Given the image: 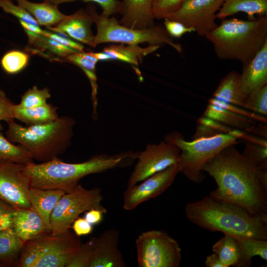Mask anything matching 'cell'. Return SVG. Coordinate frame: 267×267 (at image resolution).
Instances as JSON below:
<instances>
[{"mask_svg":"<svg viewBox=\"0 0 267 267\" xmlns=\"http://www.w3.org/2000/svg\"><path fill=\"white\" fill-rule=\"evenodd\" d=\"M29 59V56L26 52L18 50H12L3 55L0 64L6 73L14 74L26 67Z\"/></svg>","mask_w":267,"mask_h":267,"instance_id":"cell-33","label":"cell"},{"mask_svg":"<svg viewBox=\"0 0 267 267\" xmlns=\"http://www.w3.org/2000/svg\"><path fill=\"white\" fill-rule=\"evenodd\" d=\"M267 149L265 146L247 143L242 154L259 168L267 170Z\"/></svg>","mask_w":267,"mask_h":267,"instance_id":"cell-36","label":"cell"},{"mask_svg":"<svg viewBox=\"0 0 267 267\" xmlns=\"http://www.w3.org/2000/svg\"><path fill=\"white\" fill-rule=\"evenodd\" d=\"M63 61L79 67L87 76L91 87L93 115L94 116L96 115L98 89L95 67L98 60L91 55L90 52L77 51L68 55L63 59Z\"/></svg>","mask_w":267,"mask_h":267,"instance_id":"cell-27","label":"cell"},{"mask_svg":"<svg viewBox=\"0 0 267 267\" xmlns=\"http://www.w3.org/2000/svg\"><path fill=\"white\" fill-rule=\"evenodd\" d=\"M11 228L24 242L46 233L42 219L29 208H15Z\"/></svg>","mask_w":267,"mask_h":267,"instance_id":"cell-20","label":"cell"},{"mask_svg":"<svg viewBox=\"0 0 267 267\" xmlns=\"http://www.w3.org/2000/svg\"><path fill=\"white\" fill-rule=\"evenodd\" d=\"M72 228L76 235L80 237L88 235L93 230L92 225L85 218L78 217L73 222Z\"/></svg>","mask_w":267,"mask_h":267,"instance_id":"cell-45","label":"cell"},{"mask_svg":"<svg viewBox=\"0 0 267 267\" xmlns=\"http://www.w3.org/2000/svg\"><path fill=\"white\" fill-rule=\"evenodd\" d=\"M50 97L49 90L47 88L39 89L35 86L22 95L18 105L26 108L39 107L46 104L47 100Z\"/></svg>","mask_w":267,"mask_h":267,"instance_id":"cell-34","label":"cell"},{"mask_svg":"<svg viewBox=\"0 0 267 267\" xmlns=\"http://www.w3.org/2000/svg\"><path fill=\"white\" fill-rule=\"evenodd\" d=\"M119 232L109 229L97 237H91L92 257L89 267H125L127 266L119 248Z\"/></svg>","mask_w":267,"mask_h":267,"instance_id":"cell-15","label":"cell"},{"mask_svg":"<svg viewBox=\"0 0 267 267\" xmlns=\"http://www.w3.org/2000/svg\"><path fill=\"white\" fill-rule=\"evenodd\" d=\"M180 153L178 147L165 141L147 144L144 151L138 152V161L128 181L127 188L177 163Z\"/></svg>","mask_w":267,"mask_h":267,"instance_id":"cell-11","label":"cell"},{"mask_svg":"<svg viewBox=\"0 0 267 267\" xmlns=\"http://www.w3.org/2000/svg\"><path fill=\"white\" fill-rule=\"evenodd\" d=\"M183 0H154L153 12L155 19H162L177 11Z\"/></svg>","mask_w":267,"mask_h":267,"instance_id":"cell-39","label":"cell"},{"mask_svg":"<svg viewBox=\"0 0 267 267\" xmlns=\"http://www.w3.org/2000/svg\"><path fill=\"white\" fill-rule=\"evenodd\" d=\"M240 12L247 14L249 20L254 19L255 15H267V0H223L216 18L222 20Z\"/></svg>","mask_w":267,"mask_h":267,"instance_id":"cell-24","label":"cell"},{"mask_svg":"<svg viewBox=\"0 0 267 267\" xmlns=\"http://www.w3.org/2000/svg\"><path fill=\"white\" fill-rule=\"evenodd\" d=\"M0 267H2V266L0 264Z\"/></svg>","mask_w":267,"mask_h":267,"instance_id":"cell-49","label":"cell"},{"mask_svg":"<svg viewBox=\"0 0 267 267\" xmlns=\"http://www.w3.org/2000/svg\"><path fill=\"white\" fill-rule=\"evenodd\" d=\"M65 193L62 190L31 187L28 194L31 209L42 219L46 233H51L50 216L57 203Z\"/></svg>","mask_w":267,"mask_h":267,"instance_id":"cell-21","label":"cell"},{"mask_svg":"<svg viewBox=\"0 0 267 267\" xmlns=\"http://www.w3.org/2000/svg\"><path fill=\"white\" fill-rule=\"evenodd\" d=\"M154 0H122L121 18L119 23L134 29H144L154 26Z\"/></svg>","mask_w":267,"mask_h":267,"instance_id":"cell-17","label":"cell"},{"mask_svg":"<svg viewBox=\"0 0 267 267\" xmlns=\"http://www.w3.org/2000/svg\"><path fill=\"white\" fill-rule=\"evenodd\" d=\"M24 242L11 228L0 231V264L18 267Z\"/></svg>","mask_w":267,"mask_h":267,"instance_id":"cell-26","label":"cell"},{"mask_svg":"<svg viewBox=\"0 0 267 267\" xmlns=\"http://www.w3.org/2000/svg\"><path fill=\"white\" fill-rule=\"evenodd\" d=\"M15 208L0 199V231L12 228V217Z\"/></svg>","mask_w":267,"mask_h":267,"instance_id":"cell-42","label":"cell"},{"mask_svg":"<svg viewBox=\"0 0 267 267\" xmlns=\"http://www.w3.org/2000/svg\"><path fill=\"white\" fill-rule=\"evenodd\" d=\"M164 25L168 34L173 38H179L187 33L194 32L192 28L185 27L182 23L164 19Z\"/></svg>","mask_w":267,"mask_h":267,"instance_id":"cell-43","label":"cell"},{"mask_svg":"<svg viewBox=\"0 0 267 267\" xmlns=\"http://www.w3.org/2000/svg\"><path fill=\"white\" fill-rule=\"evenodd\" d=\"M18 4L26 9L37 21L40 26L47 28L53 27L66 16L58 9L57 4L46 0L41 3L28 0H16Z\"/></svg>","mask_w":267,"mask_h":267,"instance_id":"cell-22","label":"cell"},{"mask_svg":"<svg viewBox=\"0 0 267 267\" xmlns=\"http://www.w3.org/2000/svg\"><path fill=\"white\" fill-rule=\"evenodd\" d=\"M202 171L213 177L217 185L210 195L267 216V170L250 162L234 145L209 160Z\"/></svg>","mask_w":267,"mask_h":267,"instance_id":"cell-1","label":"cell"},{"mask_svg":"<svg viewBox=\"0 0 267 267\" xmlns=\"http://www.w3.org/2000/svg\"><path fill=\"white\" fill-rule=\"evenodd\" d=\"M234 236L241 252L239 267H251V259L255 256H259L266 261L267 260V240L247 236Z\"/></svg>","mask_w":267,"mask_h":267,"instance_id":"cell-28","label":"cell"},{"mask_svg":"<svg viewBox=\"0 0 267 267\" xmlns=\"http://www.w3.org/2000/svg\"><path fill=\"white\" fill-rule=\"evenodd\" d=\"M103 214L100 210L92 209L86 212L84 218L91 224L95 225L102 221Z\"/></svg>","mask_w":267,"mask_h":267,"instance_id":"cell-46","label":"cell"},{"mask_svg":"<svg viewBox=\"0 0 267 267\" xmlns=\"http://www.w3.org/2000/svg\"><path fill=\"white\" fill-rule=\"evenodd\" d=\"M29 44L31 45L36 46L35 52L38 51L40 53L41 51L46 50L58 58L62 59V61L68 55L77 52L53 40L41 35H37L35 39L29 42Z\"/></svg>","mask_w":267,"mask_h":267,"instance_id":"cell-32","label":"cell"},{"mask_svg":"<svg viewBox=\"0 0 267 267\" xmlns=\"http://www.w3.org/2000/svg\"><path fill=\"white\" fill-rule=\"evenodd\" d=\"M102 200L100 188L86 189L79 183L62 195L53 210L50 216L51 233L66 232L81 214L90 209H98L106 214L107 210L101 204Z\"/></svg>","mask_w":267,"mask_h":267,"instance_id":"cell-9","label":"cell"},{"mask_svg":"<svg viewBox=\"0 0 267 267\" xmlns=\"http://www.w3.org/2000/svg\"><path fill=\"white\" fill-rule=\"evenodd\" d=\"M204 115L208 118L245 130H250L253 128L254 122L250 119L216 105L209 104L205 110Z\"/></svg>","mask_w":267,"mask_h":267,"instance_id":"cell-30","label":"cell"},{"mask_svg":"<svg viewBox=\"0 0 267 267\" xmlns=\"http://www.w3.org/2000/svg\"><path fill=\"white\" fill-rule=\"evenodd\" d=\"M0 7L4 12L16 17L19 20L39 25L36 19L26 9L18 4H14L11 0H0Z\"/></svg>","mask_w":267,"mask_h":267,"instance_id":"cell-40","label":"cell"},{"mask_svg":"<svg viewBox=\"0 0 267 267\" xmlns=\"http://www.w3.org/2000/svg\"><path fill=\"white\" fill-rule=\"evenodd\" d=\"M87 8L96 27L97 32L94 39L95 47L106 43L132 45L147 43L160 46L168 44L179 53L182 52L181 45L175 42L165 27L160 24H155L144 29H134L121 25L114 16L106 17L98 14L96 7L92 4H89Z\"/></svg>","mask_w":267,"mask_h":267,"instance_id":"cell-8","label":"cell"},{"mask_svg":"<svg viewBox=\"0 0 267 267\" xmlns=\"http://www.w3.org/2000/svg\"><path fill=\"white\" fill-rule=\"evenodd\" d=\"M242 133H217L202 136L192 141L184 140L182 134L174 132L168 134L165 141L180 150L178 162L181 171L189 180L200 183L205 178L202 173L204 165L224 148L237 143Z\"/></svg>","mask_w":267,"mask_h":267,"instance_id":"cell-6","label":"cell"},{"mask_svg":"<svg viewBox=\"0 0 267 267\" xmlns=\"http://www.w3.org/2000/svg\"><path fill=\"white\" fill-rule=\"evenodd\" d=\"M135 243L139 267H178L180 264L182 254L179 244L165 231L143 232Z\"/></svg>","mask_w":267,"mask_h":267,"instance_id":"cell-10","label":"cell"},{"mask_svg":"<svg viewBox=\"0 0 267 267\" xmlns=\"http://www.w3.org/2000/svg\"><path fill=\"white\" fill-rule=\"evenodd\" d=\"M19 21L26 33H29L42 35L44 31V30L42 29L39 25L30 24L21 20Z\"/></svg>","mask_w":267,"mask_h":267,"instance_id":"cell-48","label":"cell"},{"mask_svg":"<svg viewBox=\"0 0 267 267\" xmlns=\"http://www.w3.org/2000/svg\"><path fill=\"white\" fill-rule=\"evenodd\" d=\"M213 97L225 103L243 107L247 97L241 88L240 74L235 71L227 73L213 92Z\"/></svg>","mask_w":267,"mask_h":267,"instance_id":"cell-23","label":"cell"},{"mask_svg":"<svg viewBox=\"0 0 267 267\" xmlns=\"http://www.w3.org/2000/svg\"><path fill=\"white\" fill-rule=\"evenodd\" d=\"M185 213L191 222L210 231L267 240V216L211 195L187 204Z\"/></svg>","mask_w":267,"mask_h":267,"instance_id":"cell-3","label":"cell"},{"mask_svg":"<svg viewBox=\"0 0 267 267\" xmlns=\"http://www.w3.org/2000/svg\"><path fill=\"white\" fill-rule=\"evenodd\" d=\"M223 1L183 0L178 9L165 19L179 22L205 37L218 26L215 21L216 14Z\"/></svg>","mask_w":267,"mask_h":267,"instance_id":"cell-12","label":"cell"},{"mask_svg":"<svg viewBox=\"0 0 267 267\" xmlns=\"http://www.w3.org/2000/svg\"><path fill=\"white\" fill-rule=\"evenodd\" d=\"M137 155L138 152L132 151L112 155L101 154L79 163H68L57 158L26 165L24 172L30 179L31 187L60 189L66 193L73 189L85 176L130 166Z\"/></svg>","mask_w":267,"mask_h":267,"instance_id":"cell-2","label":"cell"},{"mask_svg":"<svg viewBox=\"0 0 267 267\" xmlns=\"http://www.w3.org/2000/svg\"><path fill=\"white\" fill-rule=\"evenodd\" d=\"M49 233L24 243L17 267H66L81 239L70 229L61 234Z\"/></svg>","mask_w":267,"mask_h":267,"instance_id":"cell-7","label":"cell"},{"mask_svg":"<svg viewBox=\"0 0 267 267\" xmlns=\"http://www.w3.org/2000/svg\"><path fill=\"white\" fill-rule=\"evenodd\" d=\"M212 251L218 255L225 267H239L241 252L233 235L224 234L213 245Z\"/></svg>","mask_w":267,"mask_h":267,"instance_id":"cell-29","label":"cell"},{"mask_svg":"<svg viewBox=\"0 0 267 267\" xmlns=\"http://www.w3.org/2000/svg\"><path fill=\"white\" fill-rule=\"evenodd\" d=\"M160 47L158 45L149 44L142 47L138 45L113 44L104 47L101 52H93L92 55L98 61L114 60L138 66L144 57L154 52Z\"/></svg>","mask_w":267,"mask_h":267,"instance_id":"cell-19","label":"cell"},{"mask_svg":"<svg viewBox=\"0 0 267 267\" xmlns=\"http://www.w3.org/2000/svg\"><path fill=\"white\" fill-rule=\"evenodd\" d=\"M41 36L53 40L77 51H84V47L82 44L65 37L61 36V35L56 33H54L44 30Z\"/></svg>","mask_w":267,"mask_h":267,"instance_id":"cell-44","label":"cell"},{"mask_svg":"<svg viewBox=\"0 0 267 267\" xmlns=\"http://www.w3.org/2000/svg\"><path fill=\"white\" fill-rule=\"evenodd\" d=\"M205 265L207 267H225L218 255L215 253L206 257Z\"/></svg>","mask_w":267,"mask_h":267,"instance_id":"cell-47","label":"cell"},{"mask_svg":"<svg viewBox=\"0 0 267 267\" xmlns=\"http://www.w3.org/2000/svg\"><path fill=\"white\" fill-rule=\"evenodd\" d=\"M56 107L50 104L26 108L15 104L13 109V117L24 123L27 126L38 125L54 121L57 118Z\"/></svg>","mask_w":267,"mask_h":267,"instance_id":"cell-25","label":"cell"},{"mask_svg":"<svg viewBox=\"0 0 267 267\" xmlns=\"http://www.w3.org/2000/svg\"><path fill=\"white\" fill-rule=\"evenodd\" d=\"M59 5L67 2L76 1L93 2L98 4L102 9L101 13L106 17H111L116 14H121L122 11V1L119 0H43Z\"/></svg>","mask_w":267,"mask_h":267,"instance_id":"cell-37","label":"cell"},{"mask_svg":"<svg viewBox=\"0 0 267 267\" xmlns=\"http://www.w3.org/2000/svg\"><path fill=\"white\" fill-rule=\"evenodd\" d=\"M25 165L0 160V199L15 208L31 209L30 181L24 172Z\"/></svg>","mask_w":267,"mask_h":267,"instance_id":"cell-13","label":"cell"},{"mask_svg":"<svg viewBox=\"0 0 267 267\" xmlns=\"http://www.w3.org/2000/svg\"><path fill=\"white\" fill-rule=\"evenodd\" d=\"M240 76L241 88L247 97L253 91L267 85V42L243 66Z\"/></svg>","mask_w":267,"mask_h":267,"instance_id":"cell-18","label":"cell"},{"mask_svg":"<svg viewBox=\"0 0 267 267\" xmlns=\"http://www.w3.org/2000/svg\"><path fill=\"white\" fill-rule=\"evenodd\" d=\"M94 23L87 8H80L67 16L59 23L47 29L53 32L66 35L78 43L95 47V35L91 29Z\"/></svg>","mask_w":267,"mask_h":267,"instance_id":"cell-16","label":"cell"},{"mask_svg":"<svg viewBox=\"0 0 267 267\" xmlns=\"http://www.w3.org/2000/svg\"><path fill=\"white\" fill-rule=\"evenodd\" d=\"M8 124L6 138L24 147L33 159L41 163L58 158L70 146L75 120L69 116L54 121L24 127L12 120Z\"/></svg>","mask_w":267,"mask_h":267,"instance_id":"cell-5","label":"cell"},{"mask_svg":"<svg viewBox=\"0 0 267 267\" xmlns=\"http://www.w3.org/2000/svg\"><path fill=\"white\" fill-rule=\"evenodd\" d=\"M217 56L246 65L267 42V15L252 20L224 19L205 36Z\"/></svg>","mask_w":267,"mask_h":267,"instance_id":"cell-4","label":"cell"},{"mask_svg":"<svg viewBox=\"0 0 267 267\" xmlns=\"http://www.w3.org/2000/svg\"><path fill=\"white\" fill-rule=\"evenodd\" d=\"M0 160L27 165L34 163L29 152L22 145H16L0 131Z\"/></svg>","mask_w":267,"mask_h":267,"instance_id":"cell-31","label":"cell"},{"mask_svg":"<svg viewBox=\"0 0 267 267\" xmlns=\"http://www.w3.org/2000/svg\"><path fill=\"white\" fill-rule=\"evenodd\" d=\"M267 115V85L253 91L246 98L243 107Z\"/></svg>","mask_w":267,"mask_h":267,"instance_id":"cell-35","label":"cell"},{"mask_svg":"<svg viewBox=\"0 0 267 267\" xmlns=\"http://www.w3.org/2000/svg\"><path fill=\"white\" fill-rule=\"evenodd\" d=\"M181 171V166L178 162L150 176L140 184L127 188L124 193V209L133 210L143 202L160 195L172 185Z\"/></svg>","mask_w":267,"mask_h":267,"instance_id":"cell-14","label":"cell"},{"mask_svg":"<svg viewBox=\"0 0 267 267\" xmlns=\"http://www.w3.org/2000/svg\"><path fill=\"white\" fill-rule=\"evenodd\" d=\"M92 251V241L90 238L86 243H81L66 267H89Z\"/></svg>","mask_w":267,"mask_h":267,"instance_id":"cell-38","label":"cell"},{"mask_svg":"<svg viewBox=\"0 0 267 267\" xmlns=\"http://www.w3.org/2000/svg\"><path fill=\"white\" fill-rule=\"evenodd\" d=\"M15 105L9 98L5 92L0 89V122L4 121L7 123L14 120L13 109ZM3 129L0 123V131Z\"/></svg>","mask_w":267,"mask_h":267,"instance_id":"cell-41","label":"cell"}]
</instances>
